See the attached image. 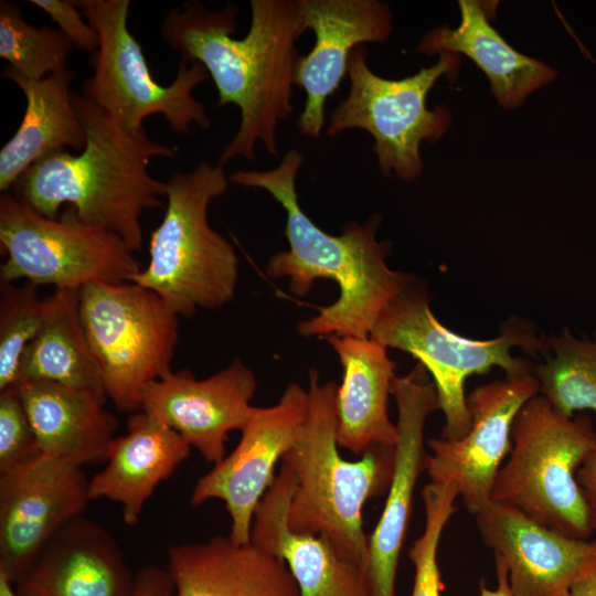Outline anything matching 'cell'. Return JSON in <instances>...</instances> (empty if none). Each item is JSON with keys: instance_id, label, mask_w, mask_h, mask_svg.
Returning <instances> with one entry per match:
<instances>
[{"instance_id": "6da1fadb", "label": "cell", "mask_w": 596, "mask_h": 596, "mask_svg": "<svg viewBox=\"0 0 596 596\" xmlns=\"http://www.w3.org/2000/svg\"><path fill=\"white\" fill-rule=\"evenodd\" d=\"M247 34L234 39L237 7L211 10L187 1L164 17L162 40L182 60L202 64L217 91V106L236 105L241 121L223 148L219 164L242 157L256 158L263 143L278 156L276 131L294 113L292 86L299 55L296 43L307 30L299 0H252Z\"/></svg>"}, {"instance_id": "7a4b0ae2", "label": "cell", "mask_w": 596, "mask_h": 596, "mask_svg": "<svg viewBox=\"0 0 596 596\" xmlns=\"http://www.w3.org/2000/svg\"><path fill=\"white\" fill-rule=\"evenodd\" d=\"M304 155L288 150L280 163L269 170H236L230 182L267 191L286 211L287 251L274 254L266 274L289 278L290 291L306 296L317 279L337 283L338 299L320 308L311 319L301 321L297 331L305 336L370 337L390 304L415 283L412 274L386 265L391 244L376 240L380 216L363 224L350 223L339 235L322 231L299 204L296 178Z\"/></svg>"}, {"instance_id": "3957f363", "label": "cell", "mask_w": 596, "mask_h": 596, "mask_svg": "<svg viewBox=\"0 0 596 596\" xmlns=\"http://www.w3.org/2000/svg\"><path fill=\"white\" fill-rule=\"evenodd\" d=\"M73 104L85 130L81 153L52 152L32 164L13 184V195L50 219L64 203L82 222L118 235L135 253L143 243L141 216L163 205L167 182L153 178L155 158L178 149L152 140L146 129L129 132L82 94Z\"/></svg>"}, {"instance_id": "277c9868", "label": "cell", "mask_w": 596, "mask_h": 596, "mask_svg": "<svg viewBox=\"0 0 596 596\" xmlns=\"http://www.w3.org/2000/svg\"><path fill=\"white\" fill-rule=\"evenodd\" d=\"M337 384L309 372L308 409L300 433L283 462L296 486L288 509L291 530L326 538L336 551L366 575L369 536L364 503L386 493L394 469V447L375 446L356 460L339 454Z\"/></svg>"}, {"instance_id": "5b68a950", "label": "cell", "mask_w": 596, "mask_h": 596, "mask_svg": "<svg viewBox=\"0 0 596 596\" xmlns=\"http://www.w3.org/2000/svg\"><path fill=\"white\" fill-rule=\"evenodd\" d=\"M228 184L223 166L205 161L167 181L164 215L151 232L148 265L131 281L158 295L178 317L220 308L234 297L238 258L207 217L210 203Z\"/></svg>"}, {"instance_id": "8992f818", "label": "cell", "mask_w": 596, "mask_h": 596, "mask_svg": "<svg viewBox=\"0 0 596 596\" xmlns=\"http://www.w3.org/2000/svg\"><path fill=\"white\" fill-rule=\"evenodd\" d=\"M511 440L491 501L510 505L563 535L589 540L594 532L590 513L576 476L596 451L590 418L564 417L536 395L515 416Z\"/></svg>"}, {"instance_id": "52a82bcc", "label": "cell", "mask_w": 596, "mask_h": 596, "mask_svg": "<svg viewBox=\"0 0 596 596\" xmlns=\"http://www.w3.org/2000/svg\"><path fill=\"white\" fill-rule=\"evenodd\" d=\"M370 337L412 354L430 373L445 416L440 437L447 440L461 439L471 427L464 390L467 377L493 366L503 369L507 377L530 374L531 362L513 356L511 349L521 347L531 355L546 351L545 338H538L533 327L519 318L502 323L501 333L491 340H473L448 330L432 312L426 292L414 284L383 311Z\"/></svg>"}, {"instance_id": "ba28073f", "label": "cell", "mask_w": 596, "mask_h": 596, "mask_svg": "<svg viewBox=\"0 0 596 596\" xmlns=\"http://www.w3.org/2000/svg\"><path fill=\"white\" fill-rule=\"evenodd\" d=\"M77 7L99 36L92 55V75L83 96L129 132L145 129V120L161 115L170 128L187 134L192 125L209 129L205 107L193 91L209 74L195 61L180 60L172 83L162 85L150 73L142 47L128 28L129 0H79Z\"/></svg>"}, {"instance_id": "9c48e42d", "label": "cell", "mask_w": 596, "mask_h": 596, "mask_svg": "<svg viewBox=\"0 0 596 596\" xmlns=\"http://www.w3.org/2000/svg\"><path fill=\"white\" fill-rule=\"evenodd\" d=\"M78 301L107 398L124 413L140 411L145 389L171 372L178 316L134 281L88 284Z\"/></svg>"}, {"instance_id": "30bf717a", "label": "cell", "mask_w": 596, "mask_h": 596, "mask_svg": "<svg viewBox=\"0 0 596 596\" xmlns=\"http://www.w3.org/2000/svg\"><path fill=\"white\" fill-rule=\"evenodd\" d=\"M368 51L356 46L350 54L348 96L329 117L327 135L336 137L350 129H363L374 139L373 151L381 171L412 181L424 168L423 141L439 139L450 124L445 106L428 109L426 97L444 75L457 74L460 57L443 52L436 64L402 79L383 78L369 67Z\"/></svg>"}, {"instance_id": "8fae6325", "label": "cell", "mask_w": 596, "mask_h": 596, "mask_svg": "<svg viewBox=\"0 0 596 596\" xmlns=\"http://www.w3.org/2000/svg\"><path fill=\"white\" fill-rule=\"evenodd\" d=\"M0 245L6 283L79 290L93 283L131 281L141 269L135 252L113 232L79 221L72 210L60 220L46 217L10 192L0 196Z\"/></svg>"}, {"instance_id": "7c38bea8", "label": "cell", "mask_w": 596, "mask_h": 596, "mask_svg": "<svg viewBox=\"0 0 596 596\" xmlns=\"http://www.w3.org/2000/svg\"><path fill=\"white\" fill-rule=\"evenodd\" d=\"M307 409L308 393L297 383L288 384L275 405L254 406L234 450L198 479L191 504L223 501L235 542H251L255 510L276 479L277 461L295 444Z\"/></svg>"}, {"instance_id": "4fadbf2b", "label": "cell", "mask_w": 596, "mask_h": 596, "mask_svg": "<svg viewBox=\"0 0 596 596\" xmlns=\"http://www.w3.org/2000/svg\"><path fill=\"white\" fill-rule=\"evenodd\" d=\"M533 373L505 377L473 389L467 396L471 427L459 440L430 438L425 470L430 482H454L465 508L478 514L491 503L502 461L512 448L511 432L521 407L536 396Z\"/></svg>"}, {"instance_id": "5bb4252c", "label": "cell", "mask_w": 596, "mask_h": 596, "mask_svg": "<svg viewBox=\"0 0 596 596\" xmlns=\"http://www.w3.org/2000/svg\"><path fill=\"white\" fill-rule=\"evenodd\" d=\"M88 485L83 467L44 455L0 475V572L12 584L60 529L83 515Z\"/></svg>"}, {"instance_id": "9a60e30c", "label": "cell", "mask_w": 596, "mask_h": 596, "mask_svg": "<svg viewBox=\"0 0 596 596\" xmlns=\"http://www.w3.org/2000/svg\"><path fill=\"white\" fill-rule=\"evenodd\" d=\"M392 395L397 405L394 469L382 514L369 536L366 582L369 596H395L398 558L406 538L417 479L425 470L424 427L438 409L436 389L426 369L417 363L395 376Z\"/></svg>"}, {"instance_id": "2e32d148", "label": "cell", "mask_w": 596, "mask_h": 596, "mask_svg": "<svg viewBox=\"0 0 596 596\" xmlns=\"http://www.w3.org/2000/svg\"><path fill=\"white\" fill-rule=\"evenodd\" d=\"M255 391V374L236 359L202 380L187 371L167 373L145 389L141 411L177 432L205 461L215 465L225 457L228 434L241 432L249 421Z\"/></svg>"}, {"instance_id": "e0dca14e", "label": "cell", "mask_w": 596, "mask_h": 596, "mask_svg": "<svg viewBox=\"0 0 596 596\" xmlns=\"http://www.w3.org/2000/svg\"><path fill=\"white\" fill-rule=\"evenodd\" d=\"M476 519L514 596H564L596 568V540L563 535L493 501Z\"/></svg>"}, {"instance_id": "ac0fdd59", "label": "cell", "mask_w": 596, "mask_h": 596, "mask_svg": "<svg viewBox=\"0 0 596 596\" xmlns=\"http://www.w3.org/2000/svg\"><path fill=\"white\" fill-rule=\"evenodd\" d=\"M307 30L315 34L311 51L300 56L295 85L306 93L298 128L319 138L329 96L348 73L351 52L363 43H383L392 32V14L377 0H299Z\"/></svg>"}, {"instance_id": "d6986e66", "label": "cell", "mask_w": 596, "mask_h": 596, "mask_svg": "<svg viewBox=\"0 0 596 596\" xmlns=\"http://www.w3.org/2000/svg\"><path fill=\"white\" fill-rule=\"evenodd\" d=\"M135 584L114 536L82 515L49 540L13 585L20 596H132Z\"/></svg>"}, {"instance_id": "ffe728a7", "label": "cell", "mask_w": 596, "mask_h": 596, "mask_svg": "<svg viewBox=\"0 0 596 596\" xmlns=\"http://www.w3.org/2000/svg\"><path fill=\"white\" fill-rule=\"evenodd\" d=\"M296 479L285 462L257 505L251 543L285 562L300 596H369L365 572L343 558L320 535L299 533L288 524Z\"/></svg>"}, {"instance_id": "44dd1931", "label": "cell", "mask_w": 596, "mask_h": 596, "mask_svg": "<svg viewBox=\"0 0 596 596\" xmlns=\"http://www.w3.org/2000/svg\"><path fill=\"white\" fill-rule=\"evenodd\" d=\"M167 570L174 596H300L284 561L230 535L170 546Z\"/></svg>"}, {"instance_id": "7402d4cb", "label": "cell", "mask_w": 596, "mask_h": 596, "mask_svg": "<svg viewBox=\"0 0 596 596\" xmlns=\"http://www.w3.org/2000/svg\"><path fill=\"white\" fill-rule=\"evenodd\" d=\"M327 340L343 370L336 394L339 447L354 455L375 446L394 447L398 434L387 404L396 363L389 348L371 337L332 334Z\"/></svg>"}, {"instance_id": "603a6c76", "label": "cell", "mask_w": 596, "mask_h": 596, "mask_svg": "<svg viewBox=\"0 0 596 596\" xmlns=\"http://www.w3.org/2000/svg\"><path fill=\"white\" fill-rule=\"evenodd\" d=\"M124 435L116 436L106 466L89 479L91 501L108 499L123 507L126 525L138 523L156 488L190 456V445L145 411L131 413Z\"/></svg>"}, {"instance_id": "cb8c5ba5", "label": "cell", "mask_w": 596, "mask_h": 596, "mask_svg": "<svg viewBox=\"0 0 596 596\" xmlns=\"http://www.w3.org/2000/svg\"><path fill=\"white\" fill-rule=\"evenodd\" d=\"M40 451L84 467L106 461L117 419L91 393L47 381L17 386Z\"/></svg>"}, {"instance_id": "d4e9b609", "label": "cell", "mask_w": 596, "mask_h": 596, "mask_svg": "<svg viewBox=\"0 0 596 596\" xmlns=\"http://www.w3.org/2000/svg\"><path fill=\"white\" fill-rule=\"evenodd\" d=\"M2 76L21 89L26 103L17 131L0 150V191L4 193L45 156L65 147L82 150L86 137L73 104L74 71L29 79L4 68Z\"/></svg>"}, {"instance_id": "484cf974", "label": "cell", "mask_w": 596, "mask_h": 596, "mask_svg": "<svg viewBox=\"0 0 596 596\" xmlns=\"http://www.w3.org/2000/svg\"><path fill=\"white\" fill-rule=\"evenodd\" d=\"M460 23L429 31L417 45L424 54H465L487 75L491 93L507 109L520 106L535 89L552 82L556 72L549 65L521 54L490 24L485 4L460 0Z\"/></svg>"}, {"instance_id": "4316f807", "label": "cell", "mask_w": 596, "mask_h": 596, "mask_svg": "<svg viewBox=\"0 0 596 596\" xmlns=\"http://www.w3.org/2000/svg\"><path fill=\"white\" fill-rule=\"evenodd\" d=\"M78 292L55 289L45 297L43 320L22 354L17 385L25 381H47L91 393L106 402L102 377L82 324Z\"/></svg>"}, {"instance_id": "83f0119b", "label": "cell", "mask_w": 596, "mask_h": 596, "mask_svg": "<svg viewBox=\"0 0 596 596\" xmlns=\"http://www.w3.org/2000/svg\"><path fill=\"white\" fill-rule=\"evenodd\" d=\"M544 338L545 361L532 369L539 393L564 417L584 409L596 416V333L594 340L578 339L564 328Z\"/></svg>"}, {"instance_id": "f1b7e54d", "label": "cell", "mask_w": 596, "mask_h": 596, "mask_svg": "<svg viewBox=\"0 0 596 596\" xmlns=\"http://www.w3.org/2000/svg\"><path fill=\"white\" fill-rule=\"evenodd\" d=\"M74 46L55 28L29 24L18 3L0 1V57L6 70L29 79H43L67 68Z\"/></svg>"}, {"instance_id": "f546056e", "label": "cell", "mask_w": 596, "mask_h": 596, "mask_svg": "<svg viewBox=\"0 0 596 596\" xmlns=\"http://www.w3.org/2000/svg\"><path fill=\"white\" fill-rule=\"evenodd\" d=\"M38 286L0 281V391L15 387L22 354L43 320Z\"/></svg>"}, {"instance_id": "4dcf8cb0", "label": "cell", "mask_w": 596, "mask_h": 596, "mask_svg": "<svg viewBox=\"0 0 596 596\" xmlns=\"http://www.w3.org/2000/svg\"><path fill=\"white\" fill-rule=\"evenodd\" d=\"M457 497L459 489L454 482L429 481L422 491L425 526L408 551V557L415 567L411 596H440L443 582L437 551L444 528L456 511L454 502Z\"/></svg>"}, {"instance_id": "1f68e13d", "label": "cell", "mask_w": 596, "mask_h": 596, "mask_svg": "<svg viewBox=\"0 0 596 596\" xmlns=\"http://www.w3.org/2000/svg\"><path fill=\"white\" fill-rule=\"evenodd\" d=\"M41 455L17 387L0 391V475L26 465Z\"/></svg>"}, {"instance_id": "d6a6232c", "label": "cell", "mask_w": 596, "mask_h": 596, "mask_svg": "<svg viewBox=\"0 0 596 596\" xmlns=\"http://www.w3.org/2000/svg\"><path fill=\"white\" fill-rule=\"evenodd\" d=\"M31 4L42 9L56 24L72 45L94 54L99 46V36L86 20L76 1L31 0Z\"/></svg>"}, {"instance_id": "836d02e7", "label": "cell", "mask_w": 596, "mask_h": 596, "mask_svg": "<svg viewBox=\"0 0 596 596\" xmlns=\"http://www.w3.org/2000/svg\"><path fill=\"white\" fill-rule=\"evenodd\" d=\"M132 596H174V586L168 570L155 565L139 570Z\"/></svg>"}, {"instance_id": "e575fe53", "label": "cell", "mask_w": 596, "mask_h": 596, "mask_svg": "<svg viewBox=\"0 0 596 596\" xmlns=\"http://www.w3.org/2000/svg\"><path fill=\"white\" fill-rule=\"evenodd\" d=\"M576 478L589 509L593 530L596 531V451L585 460Z\"/></svg>"}, {"instance_id": "d590c367", "label": "cell", "mask_w": 596, "mask_h": 596, "mask_svg": "<svg viewBox=\"0 0 596 596\" xmlns=\"http://www.w3.org/2000/svg\"><path fill=\"white\" fill-rule=\"evenodd\" d=\"M498 585L494 589L488 588L483 583L480 585V596H514L509 583L505 568L496 563Z\"/></svg>"}, {"instance_id": "8d00e7d4", "label": "cell", "mask_w": 596, "mask_h": 596, "mask_svg": "<svg viewBox=\"0 0 596 596\" xmlns=\"http://www.w3.org/2000/svg\"><path fill=\"white\" fill-rule=\"evenodd\" d=\"M571 596H596V568L579 578L570 589Z\"/></svg>"}, {"instance_id": "74e56055", "label": "cell", "mask_w": 596, "mask_h": 596, "mask_svg": "<svg viewBox=\"0 0 596 596\" xmlns=\"http://www.w3.org/2000/svg\"><path fill=\"white\" fill-rule=\"evenodd\" d=\"M0 596H20L11 581L0 572Z\"/></svg>"}, {"instance_id": "f35d334b", "label": "cell", "mask_w": 596, "mask_h": 596, "mask_svg": "<svg viewBox=\"0 0 596 596\" xmlns=\"http://www.w3.org/2000/svg\"><path fill=\"white\" fill-rule=\"evenodd\" d=\"M564 596H571V595H570V593H567V594H566V595H564Z\"/></svg>"}]
</instances>
